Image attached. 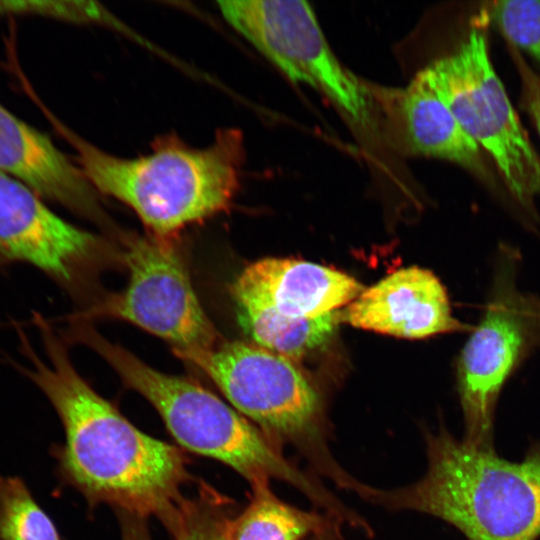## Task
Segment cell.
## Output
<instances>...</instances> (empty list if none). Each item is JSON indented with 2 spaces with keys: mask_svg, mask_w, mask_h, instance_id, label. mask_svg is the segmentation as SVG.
Listing matches in <instances>:
<instances>
[{
  "mask_svg": "<svg viewBox=\"0 0 540 540\" xmlns=\"http://www.w3.org/2000/svg\"><path fill=\"white\" fill-rule=\"evenodd\" d=\"M47 360L22 342L27 365H17L48 398L64 426L57 457L61 475L92 503L166 526L184 497L191 476L176 447L131 424L97 394L72 365L64 344L44 319H37Z\"/></svg>",
  "mask_w": 540,
  "mask_h": 540,
  "instance_id": "1",
  "label": "cell"
},
{
  "mask_svg": "<svg viewBox=\"0 0 540 540\" xmlns=\"http://www.w3.org/2000/svg\"><path fill=\"white\" fill-rule=\"evenodd\" d=\"M427 469L403 487L367 485L360 498L390 511H414L456 528L466 540L540 538V440L520 461L457 439L441 425L424 433Z\"/></svg>",
  "mask_w": 540,
  "mask_h": 540,
  "instance_id": "2",
  "label": "cell"
},
{
  "mask_svg": "<svg viewBox=\"0 0 540 540\" xmlns=\"http://www.w3.org/2000/svg\"><path fill=\"white\" fill-rule=\"evenodd\" d=\"M69 337L97 352L124 384L158 411L176 441L194 453L221 461L250 487L283 481L343 525L357 528L360 514L334 495L312 472L289 461L283 451L236 409L199 383L158 371L83 321L72 322Z\"/></svg>",
  "mask_w": 540,
  "mask_h": 540,
  "instance_id": "3",
  "label": "cell"
},
{
  "mask_svg": "<svg viewBox=\"0 0 540 540\" xmlns=\"http://www.w3.org/2000/svg\"><path fill=\"white\" fill-rule=\"evenodd\" d=\"M58 127L89 184L129 206L154 236L226 210L238 189L243 140L236 130L221 131L202 149L170 141L146 156L120 158Z\"/></svg>",
  "mask_w": 540,
  "mask_h": 540,
  "instance_id": "4",
  "label": "cell"
},
{
  "mask_svg": "<svg viewBox=\"0 0 540 540\" xmlns=\"http://www.w3.org/2000/svg\"><path fill=\"white\" fill-rule=\"evenodd\" d=\"M219 388L279 449L293 448L313 474L358 493L364 483L336 460L314 385L286 357L256 344L220 341L214 347L177 355Z\"/></svg>",
  "mask_w": 540,
  "mask_h": 540,
  "instance_id": "5",
  "label": "cell"
},
{
  "mask_svg": "<svg viewBox=\"0 0 540 540\" xmlns=\"http://www.w3.org/2000/svg\"><path fill=\"white\" fill-rule=\"evenodd\" d=\"M522 264L520 248L510 242L498 243L480 317L456 359L462 439L479 449H495L501 394L522 366L540 352V295L521 287Z\"/></svg>",
  "mask_w": 540,
  "mask_h": 540,
  "instance_id": "6",
  "label": "cell"
},
{
  "mask_svg": "<svg viewBox=\"0 0 540 540\" xmlns=\"http://www.w3.org/2000/svg\"><path fill=\"white\" fill-rule=\"evenodd\" d=\"M485 21L420 72L463 130L492 159L523 227L540 238V158L491 63Z\"/></svg>",
  "mask_w": 540,
  "mask_h": 540,
  "instance_id": "7",
  "label": "cell"
},
{
  "mask_svg": "<svg viewBox=\"0 0 540 540\" xmlns=\"http://www.w3.org/2000/svg\"><path fill=\"white\" fill-rule=\"evenodd\" d=\"M218 6L226 21L287 78L322 93L356 128L378 132L368 82L340 62L308 2L236 0Z\"/></svg>",
  "mask_w": 540,
  "mask_h": 540,
  "instance_id": "8",
  "label": "cell"
},
{
  "mask_svg": "<svg viewBox=\"0 0 540 540\" xmlns=\"http://www.w3.org/2000/svg\"><path fill=\"white\" fill-rule=\"evenodd\" d=\"M126 288L71 320L112 318L130 322L165 340L175 355L208 349L221 340L206 315L178 252L164 238L127 239Z\"/></svg>",
  "mask_w": 540,
  "mask_h": 540,
  "instance_id": "9",
  "label": "cell"
},
{
  "mask_svg": "<svg viewBox=\"0 0 540 540\" xmlns=\"http://www.w3.org/2000/svg\"><path fill=\"white\" fill-rule=\"evenodd\" d=\"M368 86L378 132L396 151L453 162L496 187L481 148L420 71L405 87Z\"/></svg>",
  "mask_w": 540,
  "mask_h": 540,
  "instance_id": "10",
  "label": "cell"
},
{
  "mask_svg": "<svg viewBox=\"0 0 540 540\" xmlns=\"http://www.w3.org/2000/svg\"><path fill=\"white\" fill-rule=\"evenodd\" d=\"M36 192L0 172V255L72 287L99 239L55 214Z\"/></svg>",
  "mask_w": 540,
  "mask_h": 540,
  "instance_id": "11",
  "label": "cell"
},
{
  "mask_svg": "<svg viewBox=\"0 0 540 540\" xmlns=\"http://www.w3.org/2000/svg\"><path fill=\"white\" fill-rule=\"evenodd\" d=\"M363 291V285L346 273L289 258L253 262L231 286L236 310L266 311L294 319H315L338 311Z\"/></svg>",
  "mask_w": 540,
  "mask_h": 540,
  "instance_id": "12",
  "label": "cell"
},
{
  "mask_svg": "<svg viewBox=\"0 0 540 540\" xmlns=\"http://www.w3.org/2000/svg\"><path fill=\"white\" fill-rule=\"evenodd\" d=\"M342 319L356 328L410 339L469 333L473 327L454 316L440 279L418 266L396 270L364 289Z\"/></svg>",
  "mask_w": 540,
  "mask_h": 540,
  "instance_id": "13",
  "label": "cell"
},
{
  "mask_svg": "<svg viewBox=\"0 0 540 540\" xmlns=\"http://www.w3.org/2000/svg\"><path fill=\"white\" fill-rule=\"evenodd\" d=\"M0 172L36 192L83 214L95 211L92 186L79 166L43 132L0 104Z\"/></svg>",
  "mask_w": 540,
  "mask_h": 540,
  "instance_id": "14",
  "label": "cell"
},
{
  "mask_svg": "<svg viewBox=\"0 0 540 540\" xmlns=\"http://www.w3.org/2000/svg\"><path fill=\"white\" fill-rule=\"evenodd\" d=\"M335 522L339 521L326 513L282 501L269 484H261L251 487L247 507L227 519L226 534L228 540H306Z\"/></svg>",
  "mask_w": 540,
  "mask_h": 540,
  "instance_id": "15",
  "label": "cell"
},
{
  "mask_svg": "<svg viewBox=\"0 0 540 540\" xmlns=\"http://www.w3.org/2000/svg\"><path fill=\"white\" fill-rule=\"evenodd\" d=\"M238 322L254 343L288 359H298L327 344L335 334L338 311L315 319H294L258 310H236Z\"/></svg>",
  "mask_w": 540,
  "mask_h": 540,
  "instance_id": "16",
  "label": "cell"
},
{
  "mask_svg": "<svg viewBox=\"0 0 540 540\" xmlns=\"http://www.w3.org/2000/svg\"><path fill=\"white\" fill-rule=\"evenodd\" d=\"M0 540H61L18 477L0 476Z\"/></svg>",
  "mask_w": 540,
  "mask_h": 540,
  "instance_id": "17",
  "label": "cell"
},
{
  "mask_svg": "<svg viewBox=\"0 0 540 540\" xmlns=\"http://www.w3.org/2000/svg\"><path fill=\"white\" fill-rule=\"evenodd\" d=\"M227 519L222 502L204 487L199 497L184 498L166 528L174 540H228Z\"/></svg>",
  "mask_w": 540,
  "mask_h": 540,
  "instance_id": "18",
  "label": "cell"
},
{
  "mask_svg": "<svg viewBox=\"0 0 540 540\" xmlns=\"http://www.w3.org/2000/svg\"><path fill=\"white\" fill-rule=\"evenodd\" d=\"M488 10L507 42L540 62V0L498 1Z\"/></svg>",
  "mask_w": 540,
  "mask_h": 540,
  "instance_id": "19",
  "label": "cell"
},
{
  "mask_svg": "<svg viewBox=\"0 0 540 540\" xmlns=\"http://www.w3.org/2000/svg\"><path fill=\"white\" fill-rule=\"evenodd\" d=\"M36 15L65 20H86L101 16L91 2L73 1H0V16Z\"/></svg>",
  "mask_w": 540,
  "mask_h": 540,
  "instance_id": "20",
  "label": "cell"
},
{
  "mask_svg": "<svg viewBox=\"0 0 540 540\" xmlns=\"http://www.w3.org/2000/svg\"><path fill=\"white\" fill-rule=\"evenodd\" d=\"M508 51L521 81V105L540 136V75L528 65L519 49L509 42Z\"/></svg>",
  "mask_w": 540,
  "mask_h": 540,
  "instance_id": "21",
  "label": "cell"
},
{
  "mask_svg": "<svg viewBox=\"0 0 540 540\" xmlns=\"http://www.w3.org/2000/svg\"><path fill=\"white\" fill-rule=\"evenodd\" d=\"M123 540H151L145 518L120 512Z\"/></svg>",
  "mask_w": 540,
  "mask_h": 540,
  "instance_id": "22",
  "label": "cell"
},
{
  "mask_svg": "<svg viewBox=\"0 0 540 540\" xmlns=\"http://www.w3.org/2000/svg\"><path fill=\"white\" fill-rule=\"evenodd\" d=\"M341 528L342 524L335 522L306 540H345Z\"/></svg>",
  "mask_w": 540,
  "mask_h": 540,
  "instance_id": "23",
  "label": "cell"
}]
</instances>
